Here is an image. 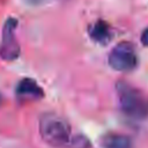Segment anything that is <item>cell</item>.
<instances>
[{
  "label": "cell",
  "instance_id": "6",
  "mask_svg": "<svg viewBox=\"0 0 148 148\" xmlns=\"http://www.w3.org/2000/svg\"><path fill=\"white\" fill-rule=\"evenodd\" d=\"M88 34H89V37L95 43H98L102 45H106L113 37V32L110 25L103 20H98L92 24H90L88 28Z\"/></svg>",
  "mask_w": 148,
  "mask_h": 148
},
{
  "label": "cell",
  "instance_id": "1",
  "mask_svg": "<svg viewBox=\"0 0 148 148\" xmlns=\"http://www.w3.org/2000/svg\"><path fill=\"white\" fill-rule=\"evenodd\" d=\"M38 130L43 141L53 148H68L74 136L71 124L54 112H45L39 117Z\"/></svg>",
  "mask_w": 148,
  "mask_h": 148
},
{
  "label": "cell",
  "instance_id": "5",
  "mask_svg": "<svg viewBox=\"0 0 148 148\" xmlns=\"http://www.w3.org/2000/svg\"><path fill=\"white\" fill-rule=\"evenodd\" d=\"M15 94L18 99H39L44 96L43 89L30 77H24L17 83Z\"/></svg>",
  "mask_w": 148,
  "mask_h": 148
},
{
  "label": "cell",
  "instance_id": "8",
  "mask_svg": "<svg viewBox=\"0 0 148 148\" xmlns=\"http://www.w3.org/2000/svg\"><path fill=\"white\" fill-rule=\"evenodd\" d=\"M68 148H90V141L83 134H74Z\"/></svg>",
  "mask_w": 148,
  "mask_h": 148
},
{
  "label": "cell",
  "instance_id": "3",
  "mask_svg": "<svg viewBox=\"0 0 148 148\" xmlns=\"http://www.w3.org/2000/svg\"><path fill=\"white\" fill-rule=\"evenodd\" d=\"M108 62L111 68L118 72H131L138 66L135 46L127 40L118 43L109 53Z\"/></svg>",
  "mask_w": 148,
  "mask_h": 148
},
{
  "label": "cell",
  "instance_id": "2",
  "mask_svg": "<svg viewBox=\"0 0 148 148\" xmlns=\"http://www.w3.org/2000/svg\"><path fill=\"white\" fill-rule=\"evenodd\" d=\"M118 102L123 113L130 118L142 120L148 117V95L125 81L116 84Z\"/></svg>",
  "mask_w": 148,
  "mask_h": 148
},
{
  "label": "cell",
  "instance_id": "4",
  "mask_svg": "<svg viewBox=\"0 0 148 148\" xmlns=\"http://www.w3.org/2000/svg\"><path fill=\"white\" fill-rule=\"evenodd\" d=\"M17 20L9 17L2 28V43L0 46V57L6 61H13L20 56V45L15 38Z\"/></svg>",
  "mask_w": 148,
  "mask_h": 148
},
{
  "label": "cell",
  "instance_id": "9",
  "mask_svg": "<svg viewBox=\"0 0 148 148\" xmlns=\"http://www.w3.org/2000/svg\"><path fill=\"white\" fill-rule=\"evenodd\" d=\"M140 40L142 43V45L145 46H148V28H146L142 34H141V37H140Z\"/></svg>",
  "mask_w": 148,
  "mask_h": 148
},
{
  "label": "cell",
  "instance_id": "10",
  "mask_svg": "<svg viewBox=\"0 0 148 148\" xmlns=\"http://www.w3.org/2000/svg\"><path fill=\"white\" fill-rule=\"evenodd\" d=\"M27 1H29V2H38L39 0H27Z\"/></svg>",
  "mask_w": 148,
  "mask_h": 148
},
{
  "label": "cell",
  "instance_id": "7",
  "mask_svg": "<svg viewBox=\"0 0 148 148\" xmlns=\"http://www.w3.org/2000/svg\"><path fill=\"white\" fill-rule=\"evenodd\" d=\"M102 148H133V142L130 136L120 133H108L101 138Z\"/></svg>",
  "mask_w": 148,
  "mask_h": 148
},
{
  "label": "cell",
  "instance_id": "11",
  "mask_svg": "<svg viewBox=\"0 0 148 148\" xmlns=\"http://www.w3.org/2000/svg\"><path fill=\"white\" fill-rule=\"evenodd\" d=\"M1 99H2V97H1V94H0V103H1Z\"/></svg>",
  "mask_w": 148,
  "mask_h": 148
}]
</instances>
